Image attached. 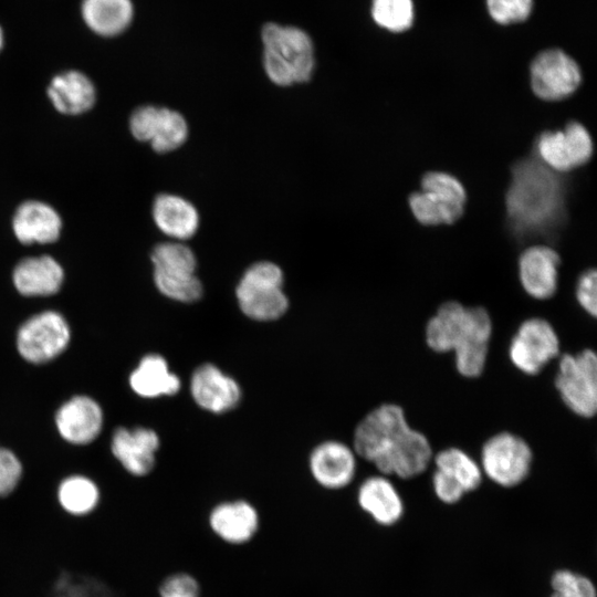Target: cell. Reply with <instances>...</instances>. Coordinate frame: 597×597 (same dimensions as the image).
Wrapping results in <instances>:
<instances>
[{
    "mask_svg": "<svg viewBox=\"0 0 597 597\" xmlns=\"http://www.w3.org/2000/svg\"><path fill=\"white\" fill-rule=\"evenodd\" d=\"M559 337L553 325L542 317L525 320L517 327L509 345V358L521 373L540 374L559 356Z\"/></svg>",
    "mask_w": 597,
    "mask_h": 597,
    "instance_id": "8fae6325",
    "label": "cell"
},
{
    "mask_svg": "<svg viewBox=\"0 0 597 597\" xmlns=\"http://www.w3.org/2000/svg\"><path fill=\"white\" fill-rule=\"evenodd\" d=\"M353 449L380 474L410 480L432 462L428 438L412 429L399 405L387 402L370 410L356 426Z\"/></svg>",
    "mask_w": 597,
    "mask_h": 597,
    "instance_id": "6da1fadb",
    "label": "cell"
},
{
    "mask_svg": "<svg viewBox=\"0 0 597 597\" xmlns=\"http://www.w3.org/2000/svg\"><path fill=\"white\" fill-rule=\"evenodd\" d=\"M533 452L520 436L502 431L490 437L481 449V470L491 482L503 489L522 484L530 475Z\"/></svg>",
    "mask_w": 597,
    "mask_h": 597,
    "instance_id": "30bf717a",
    "label": "cell"
},
{
    "mask_svg": "<svg viewBox=\"0 0 597 597\" xmlns=\"http://www.w3.org/2000/svg\"><path fill=\"white\" fill-rule=\"evenodd\" d=\"M101 501V488L93 479L83 474L63 478L55 490V502L59 509L75 519L93 514Z\"/></svg>",
    "mask_w": 597,
    "mask_h": 597,
    "instance_id": "83f0119b",
    "label": "cell"
},
{
    "mask_svg": "<svg viewBox=\"0 0 597 597\" xmlns=\"http://www.w3.org/2000/svg\"><path fill=\"white\" fill-rule=\"evenodd\" d=\"M527 72L533 93L548 102L570 96L583 81L578 61L559 45H547L536 51Z\"/></svg>",
    "mask_w": 597,
    "mask_h": 597,
    "instance_id": "9c48e42d",
    "label": "cell"
},
{
    "mask_svg": "<svg viewBox=\"0 0 597 597\" xmlns=\"http://www.w3.org/2000/svg\"><path fill=\"white\" fill-rule=\"evenodd\" d=\"M48 96L60 113L77 115L95 103V87L82 72L66 71L55 75L48 88Z\"/></svg>",
    "mask_w": 597,
    "mask_h": 597,
    "instance_id": "cb8c5ba5",
    "label": "cell"
},
{
    "mask_svg": "<svg viewBox=\"0 0 597 597\" xmlns=\"http://www.w3.org/2000/svg\"><path fill=\"white\" fill-rule=\"evenodd\" d=\"M358 509L379 527L396 526L405 516L401 494L387 475L376 474L363 480L356 492Z\"/></svg>",
    "mask_w": 597,
    "mask_h": 597,
    "instance_id": "ac0fdd59",
    "label": "cell"
},
{
    "mask_svg": "<svg viewBox=\"0 0 597 597\" xmlns=\"http://www.w3.org/2000/svg\"><path fill=\"white\" fill-rule=\"evenodd\" d=\"M431 486L436 498L444 505H455L467 495L458 483L437 470L432 473Z\"/></svg>",
    "mask_w": 597,
    "mask_h": 597,
    "instance_id": "d590c367",
    "label": "cell"
},
{
    "mask_svg": "<svg viewBox=\"0 0 597 597\" xmlns=\"http://www.w3.org/2000/svg\"><path fill=\"white\" fill-rule=\"evenodd\" d=\"M541 161L555 172H567L585 165L593 155V140L578 122H569L563 130L544 132L536 139Z\"/></svg>",
    "mask_w": 597,
    "mask_h": 597,
    "instance_id": "5bb4252c",
    "label": "cell"
},
{
    "mask_svg": "<svg viewBox=\"0 0 597 597\" xmlns=\"http://www.w3.org/2000/svg\"><path fill=\"white\" fill-rule=\"evenodd\" d=\"M133 136L148 142L157 153H168L180 147L188 137L185 117L172 109L153 105L140 106L130 116Z\"/></svg>",
    "mask_w": 597,
    "mask_h": 597,
    "instance_id": "9a60e30c",
    "label": "cell"
},
{
    "mask_svg": "<svg viewBox=\"0 0 597 597\" xmlns=\"http://www.w3.org/2000/svg\"><path fill=\"white\" fill-rule=\"evenodd\" d=\"M492 331V320L484 307L448 301L427 322L425 339L436 353L452 352L458 373L474 378L485 368Z\"/></svg>",
    "mask_w": 597,
    "mask_h": 597,
    "instance_id": "7a4b0ae2",
    "label": "cell"
},
{
    "mask_svg": "<svg viewBox=\"0 0 597 597\" xmlns=\"http://www.w3.org/2000/svg\"><path fill=\"white\" fill-rule=\"evenodd\" d=\"M597 274L595 269L582 273L576 285V300L579 306L591 317L597 314Z\"/></svg>",
    "mask_w": 597,
    "mask_h": 597,
    "instance_id": "e575fe53",
    "label": "cell"
},
{
    "mask_svg": "<svg viewBox=\"0 0 597 597\" xmlns=\"http://www.w3.org/2000/svg\"><path fill=\"white\" fill-rule=\"evenodd\" d=\"M189 388L201 409L217 415L233 410L242 399L239 383L212 363L200 364L193 369Z\"/></svg>",
    "mask_w": 597,
    "mask_h": 597,
    "instance_id": "2e32d148",
    "label": "cell"
},
{
    "mask_svg": "<svg viewBox=\"0 0 597 597\" xmlns=\"http://www.w3.org/2000/svg\"><path fill=\"white\" fill-rule=\"evenodd\" d=\"M55 423L64 440L74 444H86L100 434L103 411L92 398L75 396L60 407Z\"/></svg>",
    "mask_w": 597,
    "mask_h": 597,
    "instance_id": "44dd1931",
    "label": "cell"
},
{
    "mask_svg": "<svg viewBox=\"0 0 597 597\" xmlns=\"http://www.w3.org/2000/svg\"><path fill=\"white\" fill-rule=\"evenodd\" d=\"M559 256L547 245H532L519 259V277L524 291L536 300H547L557 290Z\"/></svg>",
    "mask_w": 597,
    "mask_h": 597,
    "instance_id": "ffe728a7",
    "label": "cell"
},
{
    "mask_svg": "<svg viewBox=\"0 0 597 597\" xmlns=\"http://www.w3.org/2000/svg\"><path fill=\"white\" fill-rule=\"evenodd\" d=\"M283 280L281 268L273 262L260 261L249 266L235 287L241 312L259 322L275 321L283 316L289 308Z\"/></svg>",
    "mask_w": 597,
    "mask_h": 597,
    "instance_id": "5b68a950",
    "label": "cell"
},
{
    "mask_svg": "<svg viewBox=\"0 0 597 597\" xmlns=\"http://www.w3.org/2000/svg\"><path fill=\"white\" fill-rule=\"evenodd\" d=\"M263 64L268 77L289 86L307 82L314 70V48L311 38L295 27L268 23L262 30Z\"/></svg>",
    "mask_w": 597,
    "mask_h": 597,
    "instance_id": "277c9868",
    "label": "cell"
},
{
    "mask_svg": "<svg viewBox=\"0 0 597 597\" xmlns=\"http://www.w3.org/2000/svg\"><path fill=\"white\" fill-rule=\"evenodd\" d=\"M467 193L452 175L429 171L422 176L421 190L408 199L415 218L425 226L451 224L464 210Z\"/></svg>",
    "mask_w": 597,
    "mask_h": 597,
    "instance_id": "ba28073f",
    "label": "cell"
},
{
    "mask_svg": "<svg viewBox=\"0 0 597 597\" xmlns=\"http://www.w3.org/2000/svg\"><path fill=\"white\" fill-rule=\"evenodd\" d=\"M130 388L140 397L157 398L176 395L181 387L180 378L169 370L165 357L158 354L144 356L129 376Z\"/></svg>",
    "mask_w": 597,
    "mask_h": 597,
    "instance_id": "484cf974",
    "label": "cell"
},
{
    "mask_svg": "<svg viewBox=\"0 0 597 597\" xmlns=\"http://www.w3.org/2000/svg\"><path fill=\"white\" fill-rule=\"evenodd\" d=\"M154 282L161 294L181 303L201 298L203 286L196 275L197 259L192 250L179 242L160 243L151 253Z\"/></svg>",
    "mask_w": 597,
    "mask_h": 597,
    "instance_id": "8992f818",
    "label": "cell"
},
{
    "mask_svg": "<svg viewBox=\"0 0 597 597\" xmlns=\"http://www.w3.org/2000/svg\"><path fill=\"white\" fill-rule=\"evenodd\" d=\"M23 478V467L10 450L0 447V500L12 495Z\"/></svg>",
    "mask_w": 597,
    "mask_h": 597,
    "instance_id": "836d02e7",
    "label": "cell"
},
{
    "mask_svg": "<svg viewBox=\"0 0 597 597\" xmlns=\"http://www.w3.org/2000/svg\"><path fill=\"white\" fill-rule=\"evenodd\" d=\"M209 533L220 543L243 547L259 536L262 516L259 509L243 498L222 500L210 507L206 516Z\"/></svg>",
    "mask_w": 597,
    "mask_h": 597,
    "instance_id": "7c38bea8",
    "label": "cell"
},
{
    "mask_svg": "<svg viewBox=\"0 0 597 597\" xmlns=\"http://www.w3.org/2000/svg\"><path fill=\"white\" fill-rule=\"evenodd\" d=\"M3 43H4V34H3L2 28L0 27V51L3 48Z\"/></svg>",
    "mask_w": 597,
    "mask_h": 597,
    "instance_id": "8d00e7d4",
    "label": "cell"
},
{
    "mask_svg": "<svg viewBox=\"0 0 597 597\" xmlns=\"http://www.w3.org/2000/svg\"><path fill=\"white\" fill-rule=\"evenodd\" d=\"M159 437L153 429L117 428L112 438V452L126 472L136 478L148 475L156 464Z\"/></svg>",
    "mask_w": 597,
    "mask_h": 597,
    "instance_id": "d6986e66",
    "label": "cell"
},
{
    "mask_svg": "<svg viewBox=\"0 0 597 597\" xmlns=\"http://www.w3.org/2000/svg\"><path fill=\"white\" fill-rule=\"evenodd\" d=\"M84 23L101 36H115L130 24L134 7L130 0H82Z\"/></svg>",
    "mask_w": 597,
    "mask_h": 597,
    "instance_id": "4316f807",
    "label": "cell"
},
{
    "mask_svg": "<svg viewBox=\"0 0 597 597\" xmlns=\"http://www.w3.org/2000/svg\"><path fill=\"white\" fill-rule=\"evenodd\" d=\"M488 20L501 29L527 24L537 10L536 0H482Z\"/></svg>",
    "mask_w": 597,
    "mask_h": 597,
    "instance_id": "4dcf8cb0",
    "label": "cell"
},
{
    "mask_svg": "<svg viewBox=\"0 0 597 597\" xmlns=\"http://www.w3.org/2000/svg\"><path fill=\"white\" fill-rule=\"evenodd\" d=\"M156 597H201L200 579L189 570L176 569L165 573L156 583Z\"/></svg>",
    "mask_w": 597,
    "mask_h": 597,
    "instance_id": "d6a6232c",
    "label": "cell"
},
{
    "mask_svg": "<svg viewBox=\"0 0 597 597\" xmlns=\"http://www.w3.org/2000/svg\"><path fill=\"white\" fill-rule=\"evenodd\" d=\"M310 473L323 489L339 491L347 488L356 474V453L353 448L337 440L317 444L308 459Z\"/></svg>",
    "mask_w": 597,
    "mask_h": 597,
    "instance_id": "e0dca14e",
    "label": "cell"
},
{
    "mask_svg": "<svg viewBox=\"0 0 597 597\" xmlns=\"http://www.w3.org/2000/svg\"><path fill=\"white\" fill-rule=\"evenodd\" d=\"M369 15L375 27L391 36L410 33L418 20L417 0H370Z\"/></svg>",
    "mask_w": 597,
    "mask_h": 597,
    "instance_id": "f1b7e54d",
    "label": "cell"
},
{
    "mask_svg": "<svg viewBox=\"0 0 597 597\" xmlns=\"http://www.w3.org/2000/svg\"><path fill=\"white\" fill-rule=\"evenodd\" d=\"M153 218L158 229L177 240L191 238L199 227V213L188 200L169 193L159 195L153 206Z\"/></svg>",
    "mask_w": 597,
    "mask_h": 597,
    "instance_id": "d4e9b609",
    "label": "cell"
},
{
    "mask_svg": "<svg viewBox=\"0 0 597 597\" xmlns=\"http://www.w3.org/2000/svg\"><path fill=\"white\" fill-rule=\"evenodd\" d=\"M434 470L458 483L464 492L476 491L483 481L480 464L462 449L451 447L439 451L432 458Z\"/></svg>",
    "mask_w": 597,
    "mask_h": 597,
    "instance_id": "f546056e",
    "label": "cell"
},
{
    "mask_svg": "<svg viewBox=\"0 0 597 597\" xmlns=\"http://www.w3.org/2000/svg\"><path fill=\"white\" fill-rule=\"evenodd\" d=\"M541 160H523L514 166L506 195L509 217L521 230L535 231L559 216L561 182Z\"/></svg>",
    "mask_w": 597,
    "mask_h": 597,
    "instance_id": "3957f363",
    "label": "cell"
},
{
    "mask_svg": "<svg viewBox=\"0 0 597 597\" xmlns=\"http://www.w3.org/2000/svg\"><path fill=\"white\" fill-rule=\"evenodd\" d=\"M70 341V327L57 312L39 313L20 327L17 347L20 355L30 363L42 364L59 356Z\"/></svg>",
    "mask_w": 597,
    "mask_h": 597,
    "instance_id": "4fadbf2b",
    "label": "cell"
},
{
    "mask_svg": "<svg viewBox=\"0 0 597 597\" xmlns=\"http://www.w3.org/2000/svg\"><path fill=\"white\" fill-rule=\"evenodd\" d=\"M555 388L576 416L593 418L597 411V355L590 348L558 358Z\"/></svg>",
    "mask_w": 597,
    "mask_h": 597,
    "instance_id": "52a82bcc",
    "label": "cell"
},
{
    "mask_svg": "<svg viewBox=\"0 0 597 597\" xmlns=\"http://www.w3.org/2000/svg\"><path fill=\"white\" fill-rule=\"evenodd\" d=\"M63 277V269L49 255L23 259L13 271L14 286L25 296L55 294L62 285Z\"/></svg>",
    "mask_w": 597,
    "mask_h": 597,
    "instance_id": "603a6c76",
    "label": "cell"
},
{
    "mask_svg": "<svg viewBox=\"0 0 597 597\" xmlns=\"http://www.w3.org/2000/svg\"><path fill=\"white\" fill-rule=\"evenodd\" d=\"M547 597H597V587L586 574L570 568L555 569Z\"/></svg>",
    "mask_w": 597,
    "mask_h": 597,
    "instance_id": "1f68e13d",
    "label": "cell"
},
{
    "mask_svg": "<svg viewBox=\"0 0 597 597\" xmlns=\"http://www.w3.org/2000/svg\"><path fill=\"white\" fill-rule=\"evenodd\" d=\"M12 228L17 239L24 244L54 242L62 228L59 213L49 205L29 200L17 209Z\"/></svg>",
    "mask_w": 597,
    "mask_h": 597,
    "instance_id": "7402d4cb",
    "label": "cell"
}]
</instances>
